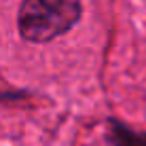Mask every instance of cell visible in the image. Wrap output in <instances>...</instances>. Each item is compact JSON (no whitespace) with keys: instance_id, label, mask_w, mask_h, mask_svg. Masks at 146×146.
<instances>
[{"instance_id":"cell-1","label":"cell","mask_w":146,"mask_h":146,"mask_svg":"<svg viewBox=\"0 0 146 146\" xmlns=\"http://www.w3.org/2000/svg\"><path fill=\"white\" fill-rule=\"evenodd\" d=\"M80 15V0H23L17 13V30L28 42H51L76 26Z\"/></svg>"},{"instance_id":"cell-2","label":"cell","mask_w":146,"mask_h":146,"mask_svg":"<svg viewBox=\"0 0 146 146\" xmlns=\"http://www.w3.org/2000/svg\"><path fill=\"white\" fill-rule=\"evenodd\" d=\"M110 140L112 146H146L144 131H135L119 121H110Z\"/></svg>"}]
</instances>
